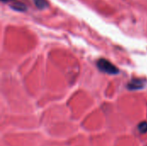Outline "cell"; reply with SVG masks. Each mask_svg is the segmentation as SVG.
<instances>
[{
    "instance_id": "cell-1",
    "label": "cell",
    "mask_w": 147,
    "mask_h": 146,
    "mask_svg": "<svg viewBox=\"0 0 147 146\" xmlns=\"http://www.w3.org/2000/svg\"><path fill=\"white\" fill-rule=\"evenodd\" d=\"M98 69L107 74H110V75H115L119 72V69L113 65L110 61L105 59H101L97 61L96 63Z\"/></svg>"
},
{
    "instance_id": "cell-2",
    "label": "cell",
    "mask_w": 147,
    "mask_h": 146,
    "mask_svg": "<svg viewBox=\"0 0 147 146\" xmlns=\"http://www.w3.org/2000/svg\"><path fill=\"white\" fill-rule=\"evenodd\" d=\"M145 86V81L140 78H134L131 80V82L128 83L127 88L131 90H137L143 89Z\"/></svg>"
},
{
    "instance_id": "cell-3",
    "label": "cell",
    "mask_w": 147,
    "mask_h": 146,
    "mask_svg": "<svg viewBox=\"0 0 147 146\" xmlns=\"http://www.w3.org/2000/svg\"><path fill=\"white\" fill-rule=\"evenodd\" d=\"M13 9L16 10H19V11H23L26 9V6L22 2H14L13 5H12Z\"/></svg>"
},
{
    "instance_id": "cell-4",
    "label": "cell",
    "mask_w": 147,
    "mask_h": 146,
    "mask_svg": "<svg viewBox=\"0 0 147 146\" xmlns=\"http://www.w3.org/2000/svg\"><path fill=\"white\" fill-rule=\"evenodd\" d=\"M34 3L36 5V7L39 9H45L48 5L46 0H34Z\"/></svg>"
},
{
    "instance_id": "cell-5",
    "label": "cell",
    "mask_w": 147,
    "mask_h": 146,
    "mask_svg": "<svg viewBox=\"0 0 147 146\" xmlns=\"http://www.w3.org/2000/svg\"><path fill=\"white\" fill-rule=\"evenodd\" d=\"M138 130L140 133H147V122L143 121L138 125Z\"/></svg>"
}]
</instances>
